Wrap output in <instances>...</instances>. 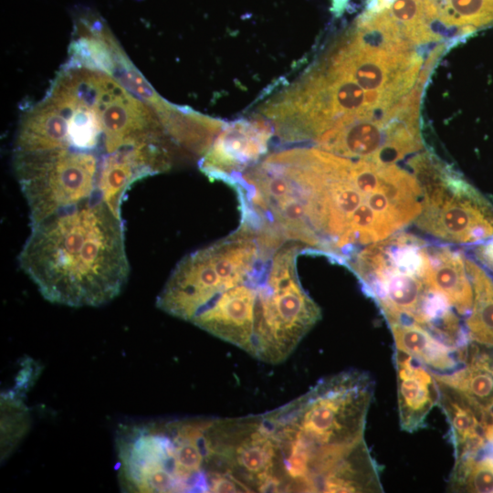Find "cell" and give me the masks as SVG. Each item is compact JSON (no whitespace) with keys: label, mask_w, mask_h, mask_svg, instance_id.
<instances>
[{"label":"cell","mask_w":493,"mask_h":493,"mask_svg":"<svg viewBox=\"0 0 493 493\" xmlns=\"http://www.w3.org/2000/svg\"><path fill=\"white\" fill-rule=\"evenodd\" d=\"M388 324L416 323L443 341L456 339L459 319L431 285L430 244L400 231L360 249L346 263Z\"/></svg>","instance_id":"277c9868"},{"label":"cell","mask_w":493,"mask_h":493,"mask_svg":"<svg viewBox=\"0 0 493 493\" xmlns=\"http://www.w3.org/2000/svg\"><path fill=\"white\" fill-rule=\"evenodd\" d=\"M489 413H490V418H489L488 425L487 428L486 437H487V442L492 445L493 446V411Z\"/></svg>","instance_id":"d6986e66"},{"label":"cell","mask_w":493,"mask_h":493,"mask_svg":"<svg viewBox=\"0 0 493 493\" xmlns=\"http://www.w3.org/2000/svg\"><path fill=\"white\" fill-rule=\"evenodd\" d=\"M393 361L400 426L414 433L425 427L427 415L438 404V383L435 373L410 354L395 349Z\"/></svg>","instance_id":"9c48e42d"},{"label":"cell","mask_w":493,"mask_h":493,"mask_svg":"<svg viewBox=\"0 0 493 493\" xmlns=\"http://www.w3.org/2000/svg\"><path fill=\"white\" fill-rule=\"evenodd\" d=\"M466 266L473 287V305L466 320L468 338L493 347V279L473 259L466 257Z\"/></svg>","instance_id":"5bb4252c"},{"label":"cell","mask_w":493,"mask_h":493,"mask_svg":"<svg viewBox=\"0 0 493 493\" xmlns=\"http://www.w3.org/2000/svg\"><path fill=\"white\" fill-rule=\"evenodd\" d=\"M435 378L439 389L438 405L449 425L456 461L478 454L487 442L490 413L465 393Z\"/></svg>","instance_id":"30bf717a"},{"label":"cell","mask_w":493,"mask_h":493,"mask_svg":"<svg viewBox=\"0 0 493 493\" xmlns=\"http://www.w3.org/2000/svg\"><path fill=\"white\" fill-rule=\"evenodd\" d=\"M459 368L437 378L465 393L487 411H493V355L467 342L458 349Z\"/></svg>","instance_id":"4fadbf2b"},{"label":"cell","mask_w":493,"mask_h":493,"mask_svg":"<svg viewBox=\"0 0 493 493\" xmlns=\"http://www.w3.org/2000/svg\"><path fill=\"white\" fill-rule=\"evenodd\" d=\"M115 447L121 487L128 492H240L223 471L211 418L121 424Z\"/></svg>","instance_id":"3957f363"},{"label":"cell","mask_w":493,"mask_h":493,"mask_svg":"<svg viewBox=\"0 0 493 493\" xmlns=\"http://www.w3.org/2000/svg\"><path fill=\"white\" fill-rule=\"evenodd\" d=\"M274 132L273 125L261 117L225 123L199 168L209 179L226 183L261 161Z\"/></svg>","instance_id":"ba28073f"},{"label":"cell","mask_w":493,"mask_h":493,"mask_svg":"<svg viewBox=\"0 0 493 493\" xmlns=\"http://www.w3.org/2000/svg\"><path fill=\"white\" fill-rule=\"evenodd\" d=\"M348 0H332L333 11L337 14H341Z\"/></svg>","instance_id":"ffe728a7"},{"label":"cell","mask_w":493,"mask_h":493,"mask_svg":"<svg viewBox=\"0 0 493 493\" xmlns=\"http://www.w3.org/2000/svg\"><path fill=\"white\" fill-rule=\"evenodd\" d=\"M476 257L493 273V237L475 248Z\"/></svg>","instance_id":"ac0fdd59"},{"label":"cell","mask_w":493,"mask_h":493,"mask_svg":"<svg viewBox=\"0 0 493 493\" xmlns=\"http://www.w3.org/2000/svg\"><path fill=\"white\" fill-rule=\"evenodd\" d=\"M373 392L369 373L349 370L320 380L301 396L265 413L288 483L318 491L337 461L364 441Z\"/></svg>","instance_id":"7a4b0ae2"},{"label":"cell","mask_w":493,"mask_h":493,"mask_svg":"<svg viewBox=\"0 0 493 493\" xmlns=\"http://www.w3.org/2000/svg\"><path fill=\"white\" fill-rule=\"evenodd\" d=\"M421 189L419 230L449 245H473L493 237V205L429 152L408 161Z\"/></svg>","instance_id":"8992f818"},{"label":"cell","mask_w":493,"mask_h":493,"mask_svg":"<svg viewBox=\"0 0 493 493\" xmlns=\"http://www.w3.org/2000/svg\"><path fill=\"white\" fill-rule=\"evenodd\" d=\"M271 256L261 248L255 232L240 223L226 237L181 259L157 296L156 306L190 322L216 294L259 273Z\"/></svg>","instance_id":"5b68a950"},{"label":"cell","mask_w":493,"mask_h":493,"mask_svg":"<svg viewBox=\"0 0 493 493\" xmlns=\"http://www.w3.org/2000/svg\"><path fill=\"white\" fill-rule=\"evenodd\" d=\"M25 396L15 388L1 394V459H5L27 432L29 413Z\"/></svg>","instance_id":"2e32d148"},{"label":"cell","mask_w":493,"mask_h":493,"mask_svg":"<svg viewBox=\"0 0 493 493\" xmlns=\"http://www.w3.org/2000/svg\"><path fill=\"white\" fill-rule=\"evenodd\" d=\"M395 349L401 350L438 375H448L459 368L458 349L452 347L425 328L414 322L389 324Z\"/></svg>","instance_id":"7c38bea8"},{"label":"cell","mask_w":493,"mask_h":493,"mask_svg":"<svg viewBox=\"0 0 493 493\" xmlns=\"http://www.w3.org/2000/svg\"><path fill=\"white\" fill-rule=\"evenodd\" d=\"M438 20L457 36L493 25V0H436Z\"/></svg>","instance_id":"9a60e30c"},{"label":"cell","mask_w":493,"mask_h":493,"mask_svg":"<svg viewBox=\"0 0 493 493\" xmlns=\"http://www.w3.org/2000/svg\"><path fill=\"white\" fill-rule=\"evenodd\" d=\"M301 245L288 242L267 262L263 278L260 361L280 363L320 320L318 304L302 288L297 272Z\"/></svg>","instance_id":"52a82bcc"},{"label":"cell","mask_w":493,"mask_h":493,"mask_svg":"<svg viewBox=\"0 0 493 493\" xmlns=\"http://www.w3.org/2000/svg\"><path fill=\"white\" fill-rule=\"evenodd\" d=\"M30 226L18 263L44 299L100 307L121 293L130 272L124 226L104 201L81 203Z\"/></svg>","instance_id":"6da1fadb"},{"label":"cell","mask_w":493,"mask_h":493,"mask_svg":"<svg viewBox=\"0 0 493 493\" xmlns=\"http://www.w3.org/2000/svg\"><path fill=\"white\" fill-rule=\"evenodd\" d=\"M451 489L477 493L493 492V456L478 454L455 461Z\"/></svg>","instance_id":"e0dca14e"},{"label":"cell","mask_w":493,"mask_h":493,"mask_svg":"<svg viewBox=\"0 0 493 493\" xmlns=\"http://www.w3.org/2000/svg\"><path fill=\"white\" fill-rule=\"evenodd\" d=\"M431 285L458 314L468 315L473 305V287L466 256L447 245L430 244Z\"/></svg>","instance_id":"8fae6325"}]
</instances>
